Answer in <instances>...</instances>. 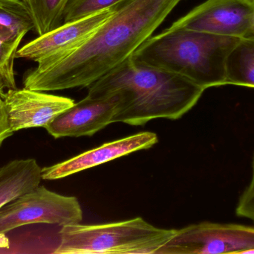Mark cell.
<instances>
[{
    "label": "cell",
    "mask_w": 254,
    "mask_h": 254,
    "mask_svg": "<svg viewBox=\"0 0 254 254\" xmlns=\"http://www.w3.org/2000/svg\"><path fill=\"white\" fill-rule=\"evenodd\" d=\"M254 249V227L204 222L176 230L156 254H244Z\"/></svg>",
    "instance_id": "obj_6"
},
{
    "label": "cell",
    "mask_w": 254,
    "mask_h": 254,
    "mask_svg": "<svg viewBox=\"0 0 254 254\" xmlns=\"http://www.w3.org/2000/svg\"><path fill=\"white\" fill-rule=\"evenodd\" d=\"M117 104L116 96L103 98L86 96L58 115L45 128L57 139L94 135L112 124Z\"/></svg>",
    "instance_id": "obj_10"
},
{
    "label": "cell",
    "mask_w": 254,
    "mask_h": 254,
    "mask_svg": "<svg viewBox=\"0 0 254 254\" xmlns=\"http://www.w3.org/2000/svg\"><path fill=\"white\" fill-rule=\"evenodd\" d=\"M83 211L75 197L65 196L39 186L0 209V235L34 224L58 226L81 222Z\"/></svg>",
    "instance_id": "obj_5"
},
{
    "label": "cell",
    "mask_w": 254,
    "mask_h": 254,
    "mask_svg": "<svg viewBox=\"0 0 254 254\" xmlns=\"http://www.w3.org/2000/svg\"><path fill=\"white\" fill-rule=\"evenodd\" d=\"M87 89L90 98L116 96L112 123L134 126L155 119H180L205 90L179 75L136 64L131 56Z\"/></svg>",
    "instance_id": "obj_2"
},
{
    "label": "cell",
    "mask_w": 254,
    "mask_h": 254,
    "mask_svg": "<svg viewBox=\"0 0 254 254\" xmlns=\"http://www.w3.org/2000/svg\"><path fill=\"white\" fill-rule=\"evenodd\" d=\"M250 35H254V12L253 14V17H252V27H251Z\"/></svg>",
    "instance_id": "obj_20"
},
{
    "label": "cell",
    "mask_w": 254,
    "mask_h": 254,
    "mask_svg": "<svg viewBox=\"0 0 254 254\" xmlns=\"http://www.w3.org/2000/svg\"><path fill=\"white\" fill-rule=\"evenodd\" d=\"M122 1L124 0H70L64 12V23L112 8Z\"/></svg>",
    "instance_id": "obj_16"
},
{
    "label": "cell",
    "mask_w": 254,
    "mask_h": 254,
    "mask_svg": "<svg viewBox=\"0 0 254 254\" xmlns=\"http://www.w3.org/2000/svg\"><path fill=\"white\" fill-rule=\"evenodd\" d=\"M244 254H254V249H252V250L250 251H247V252H244Z\"/></svg>",
    "instance_id": "obj_22"
},
{
    "label": "cell",
    "mask_w": 254,
    "mask_h": 254,
    "mask_svg": "<svg viewBox=\"0 0 254 254\" xmlns=\"http://www.w3.org/2000/svg\"><path fill=\"white\" fill-rule=\"evenodd\" d=\"M236 213L237 216L249 219L254 223V158L252 179L249 186L240 197Z\"/></svg>",
    "instance_id": "obj_18"
},
{
    "label": "cell",
    "mask_w": 254,
    "mask_h": 254,
    "mask_svg": "<svg viewBox=\"0 0 254 254\" xmlns=\"http://www.w3.org/2000/svg\"><path fill=\"white\" fill-rule=\"evenodd\" d=\"M32 17L22 0H0V40L20 44L34 29Z\"/></svg>",
    "instance_id": "obj_14"
},
{
    "label": "cell",
    "mask_w": 254,
    "mask_h": 254,
    "mask_svg": "<svg viewBox=\"0 0 254 254\" xmlns=\"http://www.w3.org/2000/svg\"><path fill=\"white\" fill-rule=\"evenodd\" d=\"M254 88V35L242 37L228 55L226 85Z\"/></svg>",
    "instance_id": "obj_13"
},
{
    "label": "cell",
    "mask_w": 254,
    "mask_h": 254,
    "mask_svg": "<svg viewBox=\"0 0 254 254\" xmlns=\"http://www.w3.org/2000/svg\"><path fill=\"white\" fill-rule=\"evenodd\" d=\"M158 140L155 133L140 132L104 143L64 162L42 169V178L49 180L64 178L137 151L150 149Z\"/></svg>",
    "instance_id": "obj_11"
},
{
    "label": "cell",
    "mask_w": 254,
    "mask_h": 254,
    "mask_svg": "<svg viewBox=\"0 0 254 254\" xmlns=\"http://www.w3.org/2000/svg\"><path fill=\"white\" fill-rule=\"evenodd\" d=\"M254 12V0H207L170 28L242 38L251 34Z\"/></svg>",
    "instance_id": "obj_7"
},
{
    "label": "cell",
    "mask_w": 254,
    "mask_h": 254,
    "mask_svg": "<svg viewBox=\"0 0 254 254\" xmlns=\"http://www.w3.org/2000/svg\"><path fill=\"white\" fill-rule=\"evenodd\" d=\"M240 37L167 28L131 55L136 64L189 79L203 89L226 85V62Z\"/></svg>",
    "instance_id": "obj_3"
},
{
    "label": "cell",
    "mask_w": 254,
    "mask_h": 254,
    "mask_svg": "<svg viewBox=\"0 0 254 254\" xmlns=\"http://www.w3.org/2000/svg\"><path fill=\"white\" fill-rule=\"evenodd\" d=\"M34 22L38 36L64 23V12L70 0H22Z\"/></svg>",
    "instance_id": "obj_15"
},
{
    "label": "cell",
    "mask_w": 254,
    "mask_h": 254,
    "mask_svg": "<svg viewBox=\"0 0 254 254\" xmlns=\"http://www.w3.org/2000/svg\"><path fill=\"white\" fill-rule=\"evenodd\" d=\"M2 101L13 133L27 128H46L58 115L74 105L67 97L26 89H9Z\"/></svg>",
    "instance_id": "obj_9"
},
{
    "label": "cell",
    "mask_w": 254,
    "mask_h": 254,
    "mask_svg": "<svg viewBox=\"0 0 254 254\" xmlns=\"http://www.w3.org/2000/svg\"><path fill=\"white\" fill-rule=\"evenodd\" d=\"M13 131L9 126L2 98H0V146L6 139L13 135Z\"/></svg>",
    "instance_id": "obj_19"
},
{
    "label": "cell",
    "mask_w": 254,
    "mask_h": 254,
    "mask_svg": "<svg viewBox=\"0 0 254 254\" xmlns=\"http://www.w3.org/2000/svg\"><path fill=\"white\" fill-rule=\"evenodd\" d=\"M113 12V7L72 22H64L18 49L16 58L31 60L37 64L55 61L80 46Z\"/></svg>",
    "instance_id": "obj_8"
},
{
    "label": "cell",
    "mask_w": 254,
    "mask_h": 254,
    "mask_svg": "<svg viewBox=\"0 0 254 254\" xmlns=\"http://www.w3.org/2000/svg\"><path fill=\"white\" fill-rule=\"evenodd\" d=\"M3 89H4V86H2L1 82H0V98H2L3 95H4V92Z\"/></svg>",
    "instance_id": "obj_21"
},
{
    "label": "cell",
    "mask_w": 254,
    "mask_h": 254,
    "mask_svg": "<svg viewBox=\"0 0 254 254\" xmlns=\"http://www.w3.org/2000/svg\"><path fill=\"white\" fill-rule=\"evenodd\" d=\"M137 217L99 225H65L58 233L56 254H156L176 233Z\"/></svg>",
    "instance_id": "obj_4"
},
{
    "label": "cell",
    "mask_w": 254,
    "mask_h": 254,
    "mask_svg": "<svg viewBox=\"0 0 254 254\" xmlns=\"http://www.w3.org/2000/svg\"><path fill=\"white\" fill-rule=\"evenodd\" d=\"M182 0H124L96 31L72 52L37 64L24 87L49 92L87 87L129 58Z\"/></svg>",
    "instance_id": "obj_1"
},
{
    "label": "cell",
    "mask_w": 254,
    "mask_h": 254,
    "mask_svg": "<svg viewBox=\"0 0 254 254\" xmlns=\"http://www.w3.org/2000/svg\"><path fill=\"white\" fill-rule=\"evenodd\" d=\"M42 168L35 159L13 160L0 168V209L40 186Z\"/></svg>",
    "instance_id": "obj_12"
},
{
    "label": "cell",
    "mask_w": 254,
    "mask_h": 254,
    "mask_svg": "<svg viewBox=\"0 0 254 254\" xmlns=\"http://www.w3.org/2000/svg\"><path fill=\"white\" fill-rule=\"evenodd\" d=\"M19 43H5L0 40V82L4 88L16 89L13 64Z\"/></svg>",
    "instance_id": "obj_17"
}]
</instances>
